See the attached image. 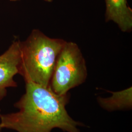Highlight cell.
<instances>
[{
    "label": "cell",
    "mask_w": 132,
    "mask_h": 132,
    "mask_svg": "<svg viewBox=\"0 0 132 132\" xmlns=\"http://www.w3.org/2000/svg\"><path fill=\"white\" fill-rule=\"evenodd\" d=\"M5 97V96H3V95H0V102H1V100H2V99H3ZM0 112H1V108H0Z\"/></svg>",
    "instance_id": "cell-8"
},
{
    "label": "cell",
    "mask_w": 132,
    "mask_h": 132,
    "mask_svg": "<svg viewBox=\"0 0 132 132\" xmlns=\"http://www.w3.org/2000/svg\"><path fill=\"white\" fill-rule=\"evenodd\" d=\"M21 42L15 40L9 49L0 55V95L5 96L6 88L16 87L14 76L19 73L21 61Z\"/></svg>",
    "instance_id": "cell-4"
},
{
    "label": "cell",
    "mask_w": 132,
    "mask_h": 132,
    "mask_svg": "<svg viewBox=\"0 0 132 132\" xmlns=\"http://www.w3.org/2000/svg\"><path fill=\"white\" fill-rule=\"evenodd\" d=\"M68 94L59 95L47 87L26 82V92L14 107L16 113L1 114L0 126L17 132H51L58 128L65 132H81L84 124L69 114Z\"/></svg>",
    "instance_id": "cell-1"
},
{
    "label": "cell",
    "mask_w": 132,
    "mask_h": 132,
    "mask_svg": "<svg viewBox=\"0 0 132 132\" xmlns=\"http://www.w3.org/2000/svg\"><path fill=\"white\" fill-rule=\"evenodd\" d=\"M88 72L85 59L78 45L67 42L57 59L50 87L59 95L68 93L70 90L83 83Z\"/></svg>",
    "instance_id": "cell-3"
},
{
    "label": "cell",
    "mask_w": 132,
    "mask_h": 132,
    "mask_svg": "<svg viewBox=\"0 0 132 132\" xmlns=\"http://www.w3.org/2000/svg\"><path fill=\"white\" fill-rule=\"evenodd\" d=\"M111 93L112 95L107 98H97L98 104L102 108L108 111L132 108V87L119 92H111Z\"/></svg>",
    "instance_id": "cell-6"
},
{
    "label": "cell",
    "mask_w": 132,
    "mask_h": 132,
    "mask_svg": "<svg viewBox=\"0 0 132 132\" xmlns=\"http://www.w3.org/2000/svg\"><path fill=\"white\" fill-rule=\"evenodd\" d=\"M66 42L50 38L38 29L33 30L25 41L21 42L19 74L25 82L50 86L57 59Z\"/></svg>",
    "instance_id": "cell-2"
},
{
    "label": "cell",
    "mask_w": 132,
    "mask_h": 132,
    "mask_svg": "<svg viewBox=\"0 0 132 132\" xmlns=\"http://www.w3.org/2000/svg\"><path fill=\"white\" fill-rule=\"evenodd\" d=\"M11 1H12V2H16V1H18L19 0H10ZM45 1V2H49V3H51L53 1V0H44Z\"/></svg>",
    "instance_id": "cell-7"
},
{
    "label": "cell",
    "mask_w": 132,
    "mask_h": 132,
    "mask_svg": "<svg viewBox=\"0 0 132 132\" xmlns=\"http://www.w3.org/2000/svg\"><path fill=\"white\" fill-rule=\"evenodd\" d=\"M106 22L113 21L123 32H130L132 28V10L127 0H105Z\"/></svg>",
    "instance_id": "cell-5"
},
{
    "label": "cell",
    "mask_w": 132,
    "mask_h": 132,
    "mask_svg": "<svg viewBox=\"0 0 132 132\" xmlns=\"http://www.w3.org/2000/svg\"><path fill=\"white\" fill-rule=\"evenodd\" d=\"M2 128L0 126V132H2Z\"/></svg>",
    "instance_id": "cell-9"
}]
</instances>
